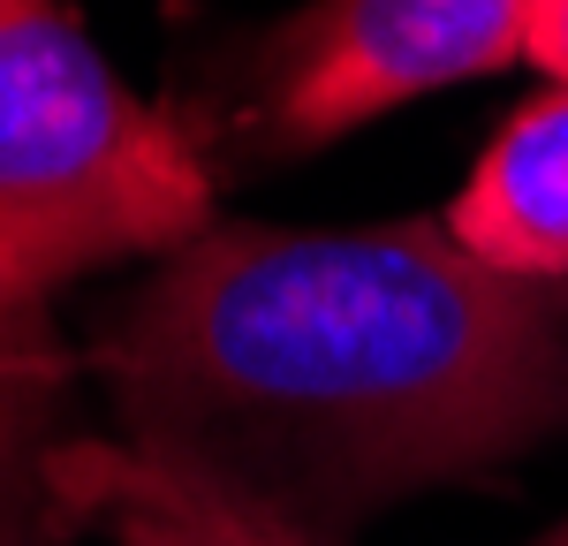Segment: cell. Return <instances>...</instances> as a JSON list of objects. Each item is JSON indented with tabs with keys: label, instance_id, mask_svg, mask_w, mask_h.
Listing matches in <instances>:
<instances>
[{
	"label": "cell",
	"instance_id": "obj_4",
	"mask_svg": "<svg viewBox=\"0 0 568 546\" xmlns=\"http://www.w3.org/2000/svg\"><path fill=\"white\" fill-rule=\"evenodd\" d=\"M45 501L106 546H334L144 441H53Z\"/></svg>",
	"mask_w": 568,
	"mask_h": 546
},
{
	"label": "cell",
	"instance_id": "obj_6",
	"mask_svg": "<svg viewBox=\"0 0 568 546\" xmlns=\"http://www.w3.org/2000/svg\"><path fill=\"white\" fill-rule=\"evenodd\" d=\"M61 350L45 312H0V546H31V524L53 516L45 455H53V395Z\"/></svg>",
	"mask_w": 568,
	"mask_h": 546
},
{
	"label": "cell",
	"instance_id": "obj_8",
	"mask_svg": "<svg viewBox=\"0 0 568 546\" xmlns=\"http://www.w3.org/2000/svg\"><path fill=\"white\" fill-rule=\"evenodd\" d=\"M524 546H568V516H561V524H546V532H538V539H524Z\"/></svg>",
	"mask_w": 568,
	"mask_h": 546
},
{
	"label": "cell",
	"instance_id": "obj_3",
	"mask_svg": "<svg viewBox=\"0 0 568 546\" xmlns=\"http://www.w3.org/2000/svg\"><path fill=\"white\" fill-rule=\"evenodd\" d=\"M524 61V0H311L265 46L251 144L296 160Z\"/></svg>",
	"mask_w": 568,
	"mask_h": 546
},
{
	"label": "cell",
	"instance_id": "obj_7",
	"mask_svg": "<svg viewBox=\"0 0 568 546\" xmlns=\"http://www.w3.org/2000/svg\"><path fill=\"white\" fill-rule=\"evenodd\" d=\"M524 61L568 84V0H524Z\"/></svg>",
	"mask_w": 568,
	"mask_h": 546
},
{
	"label": "cell",
	"instance_id": "obj_1",
	"mask_svg": "<svg viewBox=\"0 0 568 546\" xmlns=\"http://www.w3.org/2000/svg\"><path fill=\"white\" fill-rule=\"evenodd\" d=\"M91 364L122 441L342 539L568 433V289L485 266L447 221H213Z\"/></svg>",
	"mask_w": 568,
	"mask_h": 546
},
{
	"label": "cell",
	"instance_id": "obj_2",
	"mask_svg": "<svg viewBox=\"0 0 568 546\" xmlns=\"http://www.w3.org/2000/svg\"><path fill=\"white\" fill-rule=\"evenodd\" d=\"M213 228V175L69 0H0V312H45L69 281L168 259Z\"/></svg>",
	"mask_w": 568,
	"mask_h": 546
},
{
	"label": "cell",
	"instance_id": "obj_5",
	"mask_svg": "<svg viewBox=\"0 0 568 546\" xmlns=\"http://www.w3.org/2000/svg\"><path fill=\"white\" fill-rule=\"evenodd\" d=\"M439 221L485 266L568 289V84H546L485 136Z\"/></svg>",
	"mask_w": 568,
	"mask_h": 546
}]
</instances>
